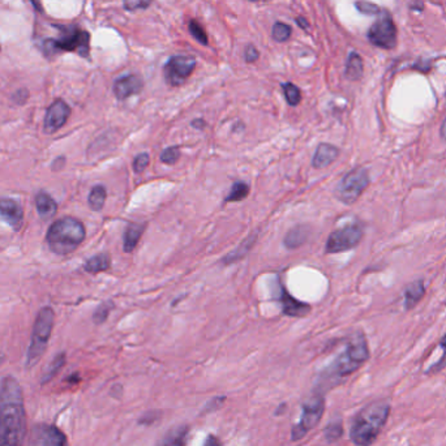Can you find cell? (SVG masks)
I'll return each mask as SVG.
<instances>
[{
    "label": "cell",
    "mask_w": 446,
    "mask_h": 446,
    "mask_svg": "<svg viewBox=\"0 0 446 446\" xmlns=\"http://www.w3.org/2000/svg\"><path fill=\"white\" fill-rule=\"evenodd\" d=\"M27 432L24 394L15 377L0 382V446H22Z\"/></svg>",
    "instance_id": "obj_1"
},
{
    "label": "cell",
    "mask_w": 446,
    "mask_h": 446,
    "mask_svg": "<svg viewBox=\"0 0 446 446\" xmlns=\"http://www.w3.org/2000/svg\"><path fill=\"white\" fill-rule=\"evenodd\" d=\"M390 408L387 399H380L361 408L351 424V441L357 446L372 445L388 423Z\"/></svg>",
    "instance_id": "obj_2"
},
{
    "label": "cell",
    "mask_w": 446,
    "mask_h": 446,
    "mask_svg": "<svg viewBox=\"0 0 446 446\" xmlns=\"http://www.w3.org/2000/svg\"><path fill=\"white\" fill-rule=\"evenodd\" d=\"M85 226L73 217H64L52 223L46 233V242L54 253L66 256L73 252L85 239Z\"/></svg>",
    "instance_id": "obj_3"
},
{
    "label": "cell",
    "mask_w": 446,
    "mask_h": 446,
    "mask_svg": "<svg viewBox=\"0 0 446 446\" xmlns=\"http://www.w3.org/2000/svg\"><path fill=\"white\" fill-rule=\"evenodd\" d=\"M58 38H48L42 43L46 57H54L59 52H78L80 57L87 58L90 50V34L76 27H58Z\"/></svg>",
    "instance_id": "obj_4"
},
{
    "label": "cell",
    "mask_w": 446,
    "mask_h": 446,
    "mask_svg": "<svg viewBox=\"0 0 446 446\" xmlns=\"http://www.w3.org/2000/svg\"><path fill=\"white\" fill-rule=\"evenodd\" d=\"M369 359L368 343L363 333H355L350 338L346 347L333 364L334 375L345 377L350 376Z\"/></svg>",
    "instance_id": "obj_5"
},
{
    "label": "cell",
    "mask_w": 446,
    "mask_h": 446,
    "mask_svg": "<svg viewBox=\"0 0 446 446\" xmlns=\"http://www.w3.org/2000/svg\"><path fill=\"white\" fill-rule=\"evenodd\" d=\"M54 322H55V312L52 308L45 307L39 310L36 322H34L31 342H30L28 357H27V367L28 368L34 367L48 349V343H49L50 336L52 333Z\"/></svg>",
    "instance_id": "obj_6"
},
{
    "label": "cell",
    "mask_w": 446,
    "mask_h": 446,
    "mask_svg": "<svg viewBox=\"0 0 446 446\" xmlns=\"http://www.w3.org/2000/svg\"><path fill=\"white\" fill-rule=\"evenodd\" d=\"M368 171L363 167H358L351 170L342 178L340 185L336 189V196L343 204H354L368 188Z\"/></svg>",
    "instance_id": "obj_7"
},
{
    "label": "cell",
    "mask_w": 446,
    "mask_h": 446,
    "mask_svg": "<svg viewBox=\"0 0 446 446\" xmlns=\"http://www.w3.org/2000/svg\"><path fill=\"white\" fill-rule=\"evenodd\" d=\"M363 229L359 224H347L343 226L338 230L330 233L326 245H325V252L329 254L334 253L346 252L352 248H355L363 239Z\"/></svg>",
    "instance_id": "obj_8"
},
{
    "label": "cell",
    "mask_w": 446,
    "mask_h": 446,
    "mask_svg": "<svg viewBox=\"0 0 446 446\" xmlns=\"http://www.w3.org/2000/svg\"><path fill=\"white\" fill-rule=\"evenodd\" d=\"M324 410H325L324 398L321 396L310 398L303 406L301 422L292 429V438L299 440L304 435H307L312 428L316 427L320 423Z\"/></svg>",
    "instance_id": "obj_9"
},
{
    "label": "cell",
    "mask_w": 446,
    "mask_h": 446,
    "mask_svg": "<svg viewBox=\"0 0 446 446\" xmlns=\"http://www.w3.org/2000/svg\"><path fill=\"white\" fill-rule=\"evenodd\" d=\"M368 39L372 45L381 49H393L397 45V30L391 16L388 12H382L377 21L371 27Z\"/></svg>",
    "instance_id": "obj_10"
},
{
    "label": "cell",
    "mask_w": 446,
    "mask_h": 446,
    "mask_svg": "<svg viewBox=\"0 0 446 446\" xmlns=\"http://www.w3.org/2000/svg\"><path fill=\"white\" fill-rule=\"evenodd\" d=\"M196 67L194 57L175 55L167 60L164 69L166 82L171 87H180L192 75Z\"/></svg>",
    "instance_id": "obj_11"
},
{
    "label": "cell",
    "mask_w": 446,
    "mask_h": 446,
    "mask_svg": "<svg viewBox=\"0 0 446 446\" xmlns=\"http://www.w3.org/2000/svg\"><path fill=\"white\" fill-rule=\"evenodd\" d=\"M29 446H67V438L54 426L38 424L30 432Z\"/></svg>",
    "instance_id": "obj_12"
},
{
    "label": "cell",
    "mask_w": 446,
    "mask_h": 446,
    "mask_svg": "<svg viewBox=\"0 0 446 446\" xmlns=\"http://www.w3.org/2000/svg\"><path fill=\"white\" fill-rule=\"evenodd\" d=\"M69 115H71V107L63 99L54 101L45 115V123H43L45 132L49 135L55 134L67 123Z\"/></svg>",
    "instance_id": "obj_13"
},
{
    "label": "cell",
    "mask_w": 446,
    "mask_h": 446,
    "mask_svg": "<svg viewBox=\"0 0 446 446\" xmlns=\"http://www.w3.org/2000/svg\"><path fill=\"white\" fill-rule=\"evenodd\" d=\"M278 301L281 303L282 310L286 316L290 317H304L310 312V305L307 303L298 301L287 292L282 285H280V294Z\"/></svg>",
    "instance_id": "obj_14"
},
{
    "label": "cell",
    "mask_w": 446,
    "mask_h": 446,
    "mask_svg": "<svg viewBox=\"0 0 446 446\" xmlns=\"http://www.w3.org/2000/svg\"><path fill=\"white\" fill-rule=\"evenodd\" d=\"M144 87L143 78L137 75H127L117 78L114 84V94L117 99L124 101L127 98L138 94Z\"/></svg>",
    "instance_id": "obj_15"
},
{
    "label": "cell",
    "mask_w": 446,
    "mask_h": 446,
    "mask_svg": "<svg viewBox=\"0 0 446 446\" xmlns=\"http://www.w3.org/2000/svg\"><path fill=\"white\" fill-rule=\"evenodd\" d=\"M0 217L10 224L13 230H20L24 221L21 205L10 199H0Z\"/></svg>",
    "instance_id": "obj_16"
},
{
    "label": "cell",
    "mask_w": 446,
    "mask_h": 446,
    "mask_svg": "<svg viewBox=\"0 0 446 446\" xmlns=\"http://www.w3.org/2000/svg\"><path fill=\"white\" fill-rule=\"evenodd\" d=\"M338 155H340V149L337 146L331 145L328 143H322L316 149V153L312 159V166L317 170L326 168L338 158Z\"/></svg>",
    "instance_id": "obj_17"
},
{
    "label": "cell",
    "mask_w": 446,
    "mask_h": 446,
    "mask_svg": "<svg viewBox=\"0 0 446 446\" xmlns=\"http://www.w3.org/2000/svg\"><path fill=\"white\" fill-rule=\"evenodd\" d=\"M145 229L146 223H129L127 226L124 236H123L124 252L131 253L135 251V248H136L137 244L140 242Z\"/></svg>",
    "instance_id": "obj_18"
},
{
    "label": "cell",
    "mask_w": 446,
    "mask_h": 446,
    "mask_svg": "<svg viewBox=\"0 0 446 446\" xmlns=\"http://www.w3.org/2000/svg\"><path fill=\"white\" fill-rule=\"evenodd\" d=\"M308 236H310V227H307L305 224H299L286 233L283 244L287 250H296L307 242Z\"/></svg>",
    "instance_id": "obj_19"
},
{
    "label": "cell",
    "mask_w": 446,
    "mask_h": 446,
    "mask_svg": "<svg viewBox=\"0 0 446 446\" xmlns=\"http://www.w3.org/2000/svg\"><path fill=\"white\" fill-rule=\"evenodd\" d=\"M424 294H426V286H424L423 280H417V281L410 283L403 292L405 308L412 310L417 303L423 299Z\"/></svg>",
    "instance_id": "obj_20"
},
{
    "label": "cell",
    "mask_w": 446,
    "mask_h": 446,
    "mask_svg": "<svg viewBox=\"0 0 446 446\" xmlns=\"http://www.w3.org/2000/svg\"><path fill=\"white\" fill-rule=\"evenodd\" d=\"M36 206H37L39 217L43 220H49L51 217H54L58 210V205L55 203V200L43 191L38 192V194L36 196Z\"/></svg>",
    "instance_id": "obj_21"
},
{
    "label": "cell",
    "mask_w": 446,
    "mask_h": 446,
    "mask_svg": "<svg viewBox=\"0 0 446 446\" xmlns=\"http://www.w3.org/2000/svg\"><path fill=\"white\" fill-rule=\"evenodd\" d=\"M187 435H188V428L185 426L173 428L159 441L158 446H185Z\"/></svg>",
    "instance_id": "obj_22"
},
{
    "label": "cell",
    "mask_w": 446,
    "mask_h": 446,
    "mask_svg": "<svg viewBox=\"0 0 446 446\" xmlns=\"http://www.w3.org/2000/svg\"><path fill=\"white\" fill-rule=\"evenodd\" d=\"M111 266V257L108 253H99L97 256L89 259L85 265L84 271L90 274H98V273L106 272Z\"/></svg>",
    "instance_id": "obj_23"
},
{
    "label": "cell",
    "mask_w": 446,
    "mask_h": 446,
    "mask_svg": "<svg viewBox=\"0 0 446 446\" xmlns=\"http://www.w3.org/2000/svg\"><path fill=\"white\" fill-rule=\"evenodd\" d=\"M107 192L106 188L103 185H96L92 188L89 197H87V203L92 210L99 212L103 209L105 203H106Z\"/></svg>",
    "instance_id": "obj_24"
},
{
    "label": "cell",
    "mask_w": 446,
    "mask_h": 446,
    "mask_svg": "<svg viewBox=\"0 0 446 446\" xmlns=\"http://www.w3.org/2000/svg\"><path fill=\"white\" fill-rule=\"evenodd\" d=\"M363 60L357 52L350 54L346 64V78L351 81H358L363 76Z\"/></svg>",
    "instance_id": "obj_25"
},
{
    "label": "cell",
    "mask_w": 446,
    "mask_h": 446,
    "mask_svg": "<svg viewBox=\"0 0 446 446\" xmlns=\"http://www.w3.org/2000/svg\"><path fill=\"white\" fill-rule=\"evenodd\" d=\"M254 242H256V235H251L245 242H243L242 244H240V247H239L236 251H233V252L227 254V257L223 260V264L230 265V264H233V262L242 260L243 257L247 256V253L251 251V248H252Z\"/></svg>",
    "instance_id": "obj_26"
},
{
    "label": "cell",
    "mask_w": 446,
    "mask_h": 446,
    "mask_svg": "<svg viewBox=\"0 0 446 446\" xmlns=\"http://www.w3.org/2000/svg\"><path fill=\"white\" fill-rule=\"evenodd\" d=\"M248 194H250V185L244 183L242 180H238L231 187L230 194L226 196L224 203H239V201H243L244 199H247Z\"/></svg>",
    "instance_id": "obj_27"
},
{
    "label": "cell",
    "mask_w": 446,
    "mask_h": 446,
    "mask_svg": "<svg viewBox=\"0 0 446 446\" xmlns=\"http://www.w3.org/2000/svg\"><path fill=\"white\" fill-rule=\"evenodd\" d=\"M64 364H66V354H64V352L58 354V355L54 358V360L51 361V364L48 367V369L45 371L43 377L41 380V382H42V384L49 382L51 378H54L58 375L59 371L64 367Z\"/></svg>",
    "instance_id": "obj_28"
},
{
    "label": "cell",
    "mask_w": 446,
    "mask_h": 446,
    "mask_svg": "<svg viewBox=\"0 0 446 446\" xmlns=\"http://www.w3.org/2000/svg\"><path fill=\"white\" fill-rule=\"evenodd\" d=\"M282 89L285 93V98L290 106H298L301 103V93L299 87L292 82H285L282 84Z\"/></svg>",
    "instance_id": "obj_29"
},
{
    "label": "cell",
    "mask_w": 446,
    "mask_h": 446,
    "mask_svg": "<svg viewBox=\"0 0 446 446\" xmlns=\"http://www.w3.org/2000/svg\"><path fill=\"white\" fill-rule=\"evenodd\" d=\"M273 39L275 42H286L287 39L292 37V27H289L287 24L283 22H275L273 27Z\"/></svg>",
    "instance_id": "obj_30"
},
{
    "label": "cell",
    "mask_w": 446,
    "mask_h": 446,
    "mask_svg": "<svg viewBox=\"0 0 446 446\" xmlns=\"http://www.w3.org/2000/svg\"><path fill=\"white\" fill-rule=\"evenodd\" d=\"M114 307H115V304L111 301L102 303V304L98 307L97 310H96V312L93 313V321H94L96 324H103V322L107 320L110 312L114 310Z\"/></svg>",
    "instance_id": "obj_31"
},
{
    "label": "cell",
    "mask_w": 446,
    "mask_h": 446,
    "mask_svg": "<svg viewBox=\"0 0 446 446\" xmlns=\"http://www.w3.org/2000/svg\"><path fill=\"white\" fill-rule=\"evenodd\" d=\"M188 28H189L191 36H192L199 43H201V45H204V46L208 45V36H206V33H205L204 28H203L196 20H191V21H189Z\"/></svg>",
    "instance_id": "obj_32"
},
{
    "label": "cell",
    "mask_w": 446,
    "mask_h": 446,
    "mask_svg": "<svg viewBox=\"0 0 446 446\" xmlns=\"http://www.w3.org/2000/svg\"><path fill=\"white\" fill-rule=\"evenodd\" d=\"M180 158V150L178 146H170V148H166L165 150L162 152V154L159 157L161 162L165 164V165H175Z\"/></svg>",
    "instance_id": "obj_33"
},
{
    "label": "cell",
    "mask_w": 446,
    "mask_h": 446,
    "mask_svg": "<svg viewBox=\"0 0 446 446\" xmlns=\"http://www.w3.org/2000/svg\"><path fill=\"white\" fill-rule=\"evenodd\" d=\"M440 349L443 350V355H441L440 359L437 360L435 364H432V366L427 369L428 375L437 373V372H440L441 369H444L446 367V334L443 337L441 342H440Z\"/></svg>",
    "instance_id": "obj_34"
},
{
    "label": "cell",
    "mask_w": 446,
    "mask_h": 446,
    "mask_svg": "<svg viewBox=\"0 0 446 446\" xmlns=\"http://www.w3.org/2000/svg\"><path fill=\"white\" fill-rule=\"evenodd\" d=\"M342 433H343V427H342V423H340V422L330 423L328 428L325 429V437H326V440L330 441V443H334V441L340 440Z\"/></svg>",
    "instance_id": "obj_35"
},
{
    "label": "cell",
    "mask_w": 446,
    "mask_h": 446,
    "mask_svg": "<svg viewBox=\"0 0 446 446\" xmlns=\"http://www.w3.org/2000/svg\"><path fill=\"white\" fill-rule=\"evenodd\" d=\"M153 0H123L127 10H146Z\"/></svg>",
    "instance_id": "obj_36"
},
{
    "label": "cell",
    "mask_w": 446,
    "mask_h": 446,
    "mask_svg": "<svg viewBox=\"0 0 446 446\" xmlns=\"http://www.w3.org/2000/svg\"><path fill=\"white\" fill-rule=\"evenodd\" d=\"M355 6H357V8H358L361 13H364V15H376V13L380 12V8H378L376 4L369 3V1H366V0L357 1Z\"/></svg>",
    "instance_id": "obj_37"
},
{
    "label": "cell",
    "mask_w": 446,
    "mask_h": 446,
    "mask_svg": "<svg viewBox=\"0 0 446 446\" xmlns=\"http://www.w3.org/2000/svg\"><path fill=\"white\" fill-rule=\"evenodd\" d=\"M149 154L148 153H140L134 161V170L135 173H143L149 165Z\"/></svg>",
    "instance_id": "obj_38"
},
{
    "label": "cell",
    "mask_w": 446,
    "mask_h": 446,
    "mask_svg": "<svg viewBox=\"0 0 446 446\" xmlns=\"http://www.w3.org/2000/svg\"><path fill=\"white\" fill-rule=\"evenodd\" d=\"M259 51L257 49L252 46V45H250L247 49H245V52H244V58H245V62L247 63H254L257 59H259Z\"/></svg>",
    "instance_id": "obj_39"
},
{
    "label": "cell",
    "mask_w": 446,
    "mask_h": 446,
    "mask_svg": "<svg viewBox=\"0 0 446 446\" xmlns=\"http://www.w3.org/2000/svg\"><path fill=\"white\" fill-rule=\"evenodd\" d=\"M27 93V90H19V92H16V94L13 96V99L17 102V103H24L25 101H27V98H22V94H25Z\"/></svg>",
    "instance_id": "obj_40"
},
{
    "label": "cell",
    "mask_w": 446,
    "mask_h": 446,
    "mask_svg": "<svg viewBox=\"0 0 446 446\" xmlns=\"http://www.w3.org/2000/svg\"><path fill=\"white\" fill-rule=\"evenodd\" d=\"M296 22H298V25L301 27V29H307V28L310 27V24H308V21L304 19V17H301H301H298V19H296Z\"/></svg>",
    "instance_id": "obj_41"
},
{
    "label": "cell",
    "mask_w": 446,
    "mask_h": 446,
    "mask_svg": "<svg viewBox=\"0 0 446 446\" xmlns=\"http://www.w3.org/2000/svg\"><path fill=\"white\" fill-rule=\"evenodd\" d=\"M205 446H221L220 445V443L217 441V438L213 436L208 437V440H206V443H205Z\"/></svg>",
    "instance_id": "obj_42"
},
{
    "label": "cell",
    "mask_w": 446,
    "mask_h": 446,
    "mask_svg": "<svg viewBox=\"0 0 446 446\" xmlns=\"http://www.w3.org/2000/svg\"><path fill=\"white\" fill-rule=\"evenodd\" d=\"M192 127H194L196 129H203L205 127V122L203 119H196L192 122Z\"/></svg>",
    "instance_id": "obj_43"
},
{
    "label": "cell",
    "mask_w": 446,
    "mask_h": 446,
    "mask_svg": "<svg viewBox=\"0 0 446 446\" xmlns=\"http://www.w3.org/2000/svg\"><path fill=\"white\" fill-rule=\"evenodd\" d=\"M440 136L441 138L446 141V117L444 119V122H443V124H441V129H440Z\"/></svg>",
    "instance_id": "obj_44"
},
{
    "label": "cell",
    "mask_w": 446,
    "mask_h": 446,
    "mask_svg": "<svg viewBox=\"0 0 446 446\" xmlns=\"http://www.w3.org/2000/svg\"><path fill=\"white\" fill-rule=\"evenodd\" d=\"M250 1H257V0H250Z\"/></svg>",
    "instance_id": "obj_45"
}]
</instances>
